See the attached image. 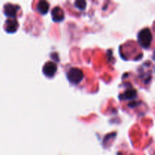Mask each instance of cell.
<instances>
[{"label": "cell", "instance_id": "cell-3", "mask_svg": "<svg viewBox=\"0 0 155 155\" xmlns=\"http://www.w3.org/2000/svg\"><path fill=\"white\" fill-rule=\"evenodd\" d=\"M57 71V65L53 61H47L42 68V73L47 77H52Z\"/></svg>", "mask_w": 155, "mask_h": 155}, {"label": "cell", "instance_id": "cell-9", "mask_svg": "<svg viewBox=\"0 0 155 155\" xmlns=\"http://www.w3.org/2000/svg\"><path fill=\"white\" fill-rule=\"evenodd\" d=\"M75 4L76 7L78 8L80 10H84L86 8V1H83V0H79V1H76L74 2Z\"/></svg>", "mask_w": 155, "mask_h": 155}, {"label": "cell", "instance_id": "cell-5", "mask_svg": "<svg viewBox=\"0 0 155 155\" xmlns=\"http://www.w3.org/2000/svg\"><path fill=\"white\" fill-rule=\"evenodd\" d=\"M18 8L19 7L18 5L8 3L4 6V13L8 18H15Z\"/></svg>", "mask_w": 155, "mask_h": 155}, {"label": "cell", "instance_id": "cell-1", "mask_svg": "<svg viewBox=\"0 0 155 155\" xmlns=\"http://www.w3.org/2000/svg\"><path fill=\"white\" fill-rule=\"evenodd\" d=\"M152 40V34L148 28H144L138 33V41L143 48H148Z\"/></svg>", "mask_w": 155, "mask_h": 155}, {"label": "cell", "instance_id": "cell-8", "mask_svg": "<svg viewBox=\"0 0 155 155\" xmlns=\"http://www.w3.org/2000/svg\"><path fill=\"white\" fill-rule=\"evenodd\" d=\"M48 8H49V6H48V4L47 2L40 1L38 3L36 8H37V11L39 13L45 15V14H46L48 12Z\"/></svg>", "mask_w": 155, "mask_h": 155}, {"label": "cell", "instance_id": "cell-7", "mask_svg": "<svg viewBox=\"0 0 155 155\" xmlns=\"http://www.w3.org/2000/svg\"><path fill=\"white\" fill-rule=\"evenodd\" d=\"M137 95L136 89H127L123 95H120V98L122 99H133Z\"/></svg>", "mask_w": 155, "mask_h": 155}, {"label": "cell", "instance_id": "cell-10", "mask_svg": "<svg viewBox=\"0 0 155 155\" xmlns=\"http://www.w3.org/2000/svg\"><path fill=\"white\" fill-rule=\"evenodd\" d=\"M153 58H154V60H155V52H154V56H153Z\"/></svg>", "mask_w": 155, "mask_h": 155}, {"label": "cell", "instance_id": "cell-6", "mask_svg": "<svg viewBox=\"0 0 155 155\" xmlns=\"http://www.w3.org/2000/svg\"><path fill=\"white\" fill-rule=\"evenodd\" d=\"M18 27V23L15 18H8L5 21V30L8 33H15Z\"/></svg>", "mask_w": 155, "mask_h": 155}, {"label": "cell", "instance_id": "cell-2", "mask_svg": "<svg viewBox=\"0 0 155 155\" xmlns=\"http://www.w3.org/2000/svg\"><path fill=\"white\" fill-rule=\"evenodd\" d=\"M83 73L77 68H71L67 73V77L71 83L77 84L80 83L83 78Z\"/></svg>", "mask_w": 155, "mask_h": 155}, {"label": "cell", "instance_id": "cell-4", "mask_svg": "<svg viewBox=\"0 0 155 155\" xmlns=\"http://www.w3.org/2000/svg\"><path fill=\"white\" fill-rule=\"evenodd\" d=\"M51 15L53 21H55V22H60V21H63L64 18V11L59 6H55L51 9Z\"/></svg>", "mask_w": 155, "mask_h": 155}]
</instances>
